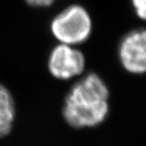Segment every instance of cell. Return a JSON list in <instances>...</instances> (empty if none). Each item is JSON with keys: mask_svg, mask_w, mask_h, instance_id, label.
I'll return each instance as SVG.
<instances>
[{"mask_svg": "<svg viewBox=\"0 0 146 146\" xmlns=\"http://www.w3.org/2000/svg\"><path fill=\"white\" fill-rule=\"evenodd\" d=\"M51 30L54 36L65 44L80 43L90 34L91 20L82 7L71 6L54 18Z\"/></svg>", "mask_w": 146, "mask_h": 146, "instance_id": "cell-2", "label": "cell"}, {"mask_svg": "<svg viewBox=\"0 0 146 146\" xmlns=\"http://www.w3.org/2000/svg\"><path fill=\"white\" fill-rule=\"evenodd\" d=\"M26 2L33 7H47L52 4L54 0H26Z\"/></svg>", "mask_w": 146, "mask_h": 146, "instance_id": "cell-7", "label": "cell"}, {"mask_svg": "<svg viewBox=\"0 0 146 146\" xmlns=\"http://www.w3.org/2000/svg\"><path fill=\"white\" fill-rule=\"evenodd\" d=\"M84 68L82 53L66 45L55 47L49 58V69L54 77L67 80L79 75Z\"/></svg>", "mask_w": 146, "mask_h": 146, "instance_id": "cell-3", "label": "cell"}, {"mask_svg": "<svg viewBox=\"0 0 146 146\" xmlns=\"http://www.w3.org/2000/svg\"><path fill=\"white\" fill-rule=\"evenodd\" d=\"M109 91L99 76L91 73L76 83L65 100L63 117L75 128L94 127L108 114Z\"/></svg>", "mask_w": 146, "mask_h": 146, "instance_id": "cell-1", "label": "cell"}, {"mask_svg": "<svg viewBox=\"0 0 146 146\" xmlns=\"http://www.w3.org/2000/svg\"><path fill=\"white\" fill-rule=\"evenodd\" d=\"M11 130V124L7 123L0 119V137H3L10 133Z\"/></svg>", "mask_w": 146, "mask_h": 146, "instance_id": "cell-8", "label": "cell"}, {"mask_svg": "<svg viewBox=\"0 0 146 146\" xmlns=\"http://www.w3.org/2000/svg\"><path fill=\"white\" fill-rule=\"evenodd\" d=\"M132 3L136 8L138 16L141 19H145V0H132Z\"/></svg>", "mask_w": 146, "mask_h": 146, "instance_id": "cell-6", "label": "cell"}, {"mask_svg": "<svg viewBox=\"0 0 146 146\" xmlns=\"http://www.w3.org/2000/svg\"><path fill=\"white\" fill-rule=\"evenodd\" d=\"M15 115L14 102L9 91L0 84V119L11 124Z\"/></svg>", "mask_w": 146, "mask_h": 146, "instance_id": "cell-5", "label": "cell"}, {"mask_svg": "<svg viewBox=\"0 0 146 146\" xmlns=\"http://www.w3.org/2000/svg\"><path fill=\"white\" fill-rule=\"evenodd\" d=\"M145 38L144 29L136 30L128 33L120 44V60L130 72L141 74L145 71Z\"/></svg>", "mask_w": 146, "mask_h": 146, "instance_id": "cell-4", "label": "cell"}]
</instances>
